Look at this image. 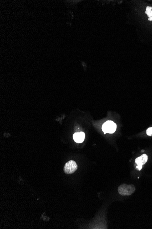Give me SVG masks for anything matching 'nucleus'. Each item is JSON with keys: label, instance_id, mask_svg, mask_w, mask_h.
Wrapping results in <instances>:
<instances>
[{"label": "nucleus", "instance_id": "nucleus-1", "mask_svg": "<svg viewBox=\"0 0 152 229\" xmlns=\"http://www.w3.org/2000/svg\"><path fill=\"white\" fill-rule=\"evenodd\" d=\"M135 191L134 186L132 184L128 185L126 184L121 185L118 188V192L120 195L123 196H129Z\"/></svg>", "mask_w": 152, "mask_h": 229}, {"label": "nucleus", "instance_id": "nucleus-2", "mask_svg": "<svg viewBox=\"0 0 152 229\" xmlns=\"http://www.w3.org/2000/svg\"><path fill=\"white\" fill-rule=\"evenodd\" d=\"M77 165L75 161L70 160L67 162L64 166V171L67 174H72L76 171Z\"/></svg>", "mask_w": 152, "mask_h": 229}, {"label": "nucleus", "instance_id": "nucleus-3", "mask_svg": "<svg viewBox=\"0 0 152 229\" xmlns=\"http://www.w3.org/2000/svg\"><path fill=\"white\" fill-rule=\"evenodd\" d=\"M117 125L112 121L106 122L102 126V130L105 134L106 133L113 134L116 130Z\"/></svg>", "mask_w": 152, "mask_h": 229}, {"label": "nucleus", "instance_id": "nucleus-4", "mask_svg": "<svg viewBox=\"0 0 152 229\" xmlns=\"http://www.w3.org/2000/svg\"><path fill=\"white\" fill-rule=\"evenodd\" d=\"M85 138V134L83 132L76 133L73 135V139L74 140L78 143H83Z\"/></svg>", "mask_w": 152, "mask_h": 229}, {"label": "nucleus", "instance_id": "nucleus-5", "mask_svg": "<svg viewBox=\"0 0 152 229\" xmlns=\"http://www.w3.org/2000/svg\"><path fill=\"white\" fill-rule=\"evenodd\" d=\"M148 160V156L146 154H143L140 157L137 158L135 162L138 165L143 166L147 162Z\"/></svg>", "mask_w": 152, "mask_h": 229}, {"label": "nucleus", "instance_id": "nucleus-6", "mask_svg": "<svg viewBox=\"0 0 152 229\" xmlns=\"http://www.w3.org/2000/svg\"><path fill=\"white\" fill-rule=\"evenodd\" d=\"M145 13L148 15L149 21H152V7L148 6L146 7Z\"/></svg>", "mask_w": 152, "mask_h": 229}, {"label": "nucleus", "instance_id": "nucleus-7", "mask_svg": "<svg viewBox=\"0 0 152 229\" xmlns=\"http://www.w3.org/2000/svg\"><path fill=\"white\" fill-rule=\"evenodd\" d=\"M147 134L149 136H152V127L148 128L147 130Z\"/></svg>", "mask_w": 152, "mask_h": 229}, {"label": "nucleus", "instance_id": "nucleus-8", "mask_svg": "<svg viewBox=\"0 0 152 229\" xmlns=\"http://www.w3.org/2000/svg\"><path fill=\"white\" fill-rule=\"evenodd\" d=\"M136 168L138 169V170H141L142 168V166L138 165V166H137Z\"/></svg>", "mask_w": 152, "mask_h": 229}]
</instances>
